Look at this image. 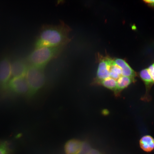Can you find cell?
<instances>
[{
  "label": "cell",
  "instance_id": "1",
  "mask_svg": "<svg viewBox=\"0 0 154 154\" xmlns=\"http://www.w3.org/2000/svg\"><path fill=\"white\" fill-rule=\"evenodd\" d=\"M71 30L62 21L56 25H44L36 41L35 48L65 46L71 40L69 36Z\"/></svg>",
  "mask_w": 154,
  "mask_h": 154
},
{
  "label": "cell",
  "instance_id": "2",
  "mask_svg": "<svg viewBox=\"0 0 154 154\" xmlns=\"http://www.w3.org/2000/svg\"><path fill=\"white\" fill-rule=\"evenodd\" d=\"M64 46L42 47L35 48L28 58L30 65L43 69L51 60L59 54Z\"/></svg>",
  "mask_w": 154,
  "mask_h": 154
},
{
  "label": "cell",
  "instance_id": "3",
  "mask_svg": "<svg viewBox=\"0 0 154 154\" xmlns=\"http://www.w3.org/2000/svg\"><path fill=\"white\" fill-rule=\"evenodd\" d=\"M25 78L29 87V91L26 96L28 98H30L45 83L46 79L43 69L30 65L28 66Z\"/></svg>",
  "mask_w": 154,
  "mask_h": 154
},
{
  "label": "cell",
  "instance_id": "4",
  "mask_svg": "<svg viewBox=\"0 0 154 154\" xmlns=\"http://www.w3.org/2000/svg\"><path fill=\"white\" fill-rule=\"evenodd\" d=\"M8 87L12 91L19 95H26L29 91V87L25 77H13L9 81Z\"/></svg>",
  "mask_w": 154,
  "mask_h": 154
},
{
  "label": "cell",
  "instance_id": "5",
  "mask_svg": "<svg viewBox=\"0 0 154 154\" xmlns=\"http://www.w3.org/2000/svg\"><path fill=\"white\" fill-rule=\"evenodd\" d=\"M11 74V64L9 60L4 58L0 61V87L4 90L8 87Z\"/></svg>",
  "mask_w": 154,
  "mask_h": 154
},
{
  "label": "cell",
  "instance_id": "6",
  "mask_svg": "<svg viewBox=\"0 0 154 154\" xmlns=\"http://www.w3.org/2000/svg\"><path fill=\"white\" fill-rule=\"evenodd\" d=\"M112 60L108 57L100 60L96 73V82L110 77L109 67Z\"/></svg>",
  "mask_w": 154,
  "mask_h": 154
},
{
  "label": "cell",
  "instance_id": "7",
  "mask_svg": "<svg viewBox=\"0 0 154 154\" xmlns=\"http://www.w3.org/2000/svg\"><path fill=\"white\" fill-rule=\"evenodd\" d=\"M28 67L22 60L19 59L14 60L11 64L12 75L13 77H25Z\"/></svg>",
  "mask_w": 154,
  "mask_h": 154
},
{
  "label": "cell",
  "instance_id": "8",
  "mask_svg": "<svg viewBox=\"0 0 154 154\" xmlns=\"http://www.w3.org/2000/svg\"><path fill=\"white\" fill-rule=\"evenodd\" d=\"M114 61L121 69L122 76L130 77L135 80L136 73L124 60L116 58Z\"/></svg>",
  "mask_w": 154,
  "mask_h": 154
},
{
  "label": "cell",
  "instance_id": "9",
  "mask_svg": "<svg viewBox=\"0 0 154 154\" xmlns=\"http://www.w3.org/2000/svg\"><path fill=\"white\" fill-rule=\"evenodd\" d=\"M82 141L76 139H71L65 145L64 150L65 154H78L80 150Z\"/></svg>",
  "mask_w": 154,
  "mask_h": 154
},
{
  "label": "cell",
  "instance_id": "10",
  "mask_svg": "<svg viewBox=\"0 0 154 154\" xmlns=\"http://www.w3.org/2000/svg\"><path fill=\"white\" fill-rule=\"evenodd\" d=\"M117 87L114 94L118 96L120 92L129 86L135 80L128 77L121 76L117 80Z\"/></svg>",
  "mask_w": 154,
  "mask_h": 154
},
{
  "label": "cell",
  "instance_id": "11",
  "mask_svg": "<svg viewBox=\"0 0 154 154\" xmlns=\"http://www.w3.org/2000/svg\"><path fill=\"white\" fill-rule=\"evenodd\" d=\"M139 144L143 150L150 152L154 149V139L149 135L144 136L140 140Z\"/></svg>",
  "mask_w": 154,
  "mask_h": 154
},
{
  "label": "cell",
  "instance_id": "12",
  "mask_svg": "<svg viewBox=\"0 0 154 154\" xmlns=\"http://www.w3.org/2000/svg\"><path fill=\"white\" fill-rule=\"evenodd\" d=\"M121 68L114 62V60H112L110 66L109 73L110 77L117 80L122 76Z\"/></svg>",
  "mask_w": 154,
  "mask_h": 154
},
{
  "label": "cell",
  "instance_id": "13",
  "mask_svg": "<svg viewBox=\"0 0 154 154\" xmlns=\"http://www.w3.org/2000/svg\"><path fill=\"white\" fill-rule=\"evenodd\" d=\"M104 87L114 92L115 91L117 87V81L114 79L109 77L97 82Z\"/></svg>",
  "mask_w": 154,
  "mask_h": 154
},
{
  "label": "cell",
  "instance_id": "14",
  "mask_svg": "<svg viewBox=\"0 0 154 154\" xmlns=\"http://www.w3.org/2000/svg\"><path fill=\"white\" fill-rule=\"evenodd\" d=\"M139 76L147 86H150L154 83L147 68L142 70L139 72Z\"/></svg>",
  "mask_w": 154,
  "mask_h": 154
},
{
  "label": "cell",
  "instance_id": "15",
  "mask_svg": "<svg viewBox=\"0 0 154 154\" xmlns=\"http://www.w3.org/2000/svg\"><path fill=\"white\" fill-rule=\"evenodd\" d=\"M91 149V147L88 142L82 141L80 150L78 154H87Z\"/></svg>",
  "mask_w": 154,
  "mask_h": 154
},
{
  "label": "cell",
  "instance_id": "16",
  "mask_svg": "<svg viewBox=\"0 0 154 154\" xmlns=\"http://www.w3.org/2000/svg\"><path fill=\"white\" fill-rule=\"evenodd\" d=\"M11 151L7 142L4 141L0 143V154H9Z\"/></svg>",
  "mask_w": 154,
  "mask_h": 154
},
{
  "label": "cell",
  "instance_id": "17",
  "mask_svg": "<svg viewBox=\"0 0 154 154\" xmlns=\"http://www.w3.org/2000/svg\"><path fill=\"white\" fill-rule=\"evenodd\" d=\"M154 83V64H153L147 68Z\"/></svg>",
  "mask_w": 154,
  "mask_h": 154
},
{
  "label": "cell",
  "instance_id": "18",
  "mask_svg": "<svg viewBox=\"0 0 154 154\" xmlns=\"http://www.w3.org/2000/svg\"><path fill=\"white\" fill-rule=\"evenodd\" d=\"M87 154H103L100 151L94 149H91Z\"/></svg>",
  "mask_w": 154,
  "mask_h": 154
},
{
  "label": "cell",
  "instance_id": "19",
  "mask_svg": "<svg viewBox=\"0 0 154 154\" xmlns=\"http://www.w3.org/2000/svg\"><path fill=\"white\" fill-rule=\"evenodd\" d=\"M144 1L147 3L154 5V0H145Z\"/></svg>",
  "mask_w": 154,
  "mask_h": 154
},
{
  "label": "cell",
  "instance_id": "20",
  "mask_svg": "<svg viewBox=\"0 0 154 154\" xmlns=\"http://www.w3.org/2000/svg\"></svg>",
  "mask_w": 154,
  "mask_h": 154
}]
</instances>
